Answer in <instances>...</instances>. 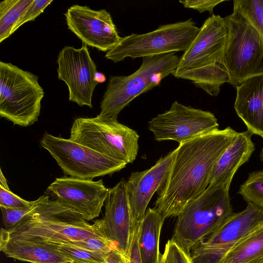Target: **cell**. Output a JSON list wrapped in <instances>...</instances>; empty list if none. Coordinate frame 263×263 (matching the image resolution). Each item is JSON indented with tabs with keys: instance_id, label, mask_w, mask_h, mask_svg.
<instances>
[{
	"instance_id": "6da1fadb",
	"label": "cell",
	"mask_w": 263,
	"mask_h": 263,
	"mask_svg": "<svg viewBox=\"0 0 263 263\" xmlns=\"http://www.w3.org/2000/svg\"><path fill=\"white\" fill-rule=\"evenodd\" d=\"M237 133L228 126L179 144L153 208L164 219L177 216L207 188L214 165Z\"/></svg>"
},
{
	"instance_id": "7a4b0ae2",
	"label": "cell",
	"mask_w": 263,
	"mask_h": 263,
	"mask_svg": "<svg viewBox=\"0 0 263 263\" xmlns=\"http://www.w3.org/2000/svg\"><path fill=\"white\" fill-rule=\"evenodd\" d=\"M33 210L13 227L0 233L11 238L53 243H67L89 237L107 238L99 219L90 224L78 213L44 195Z\"/></svg>"
},
{
	"instance_id": "3957f363",
	"label": "cell",
	"mask_w": 263,
	"mask_h": 263,
	"mask_svg": "<svg viewBox=\"0 0 263 263\" xmlns=\"http://www.w3.org/2000/svg\"><path fill=\"white\" fill-rule=\"evenodd\" d=\"M230 187L209 184L177 216L171 239L189 256L196 242L215 232L234 213L229 193Z\"/></svg>"
},
{
	"instance_id": "277c9868",
	"label": "cell",
	"mask_w": 263,
	"mask_h": 263,
	"mask_svg": "<svg viewBox=\"0 0 263 263\" xmlns=\"http://www.w3.org/2000/svg\"><path fill=\"white\" fill-rule=\"evenodd\" d=\"M180 57L175 52L146 57L134 73L111 76L100 104V115L117 119L119 113L140 95L160 85L177 68Z\"/></svg>"
},
{
	"instance_id": "5b68a950",
	"label": "cell",
	"mask_w": 263,
	"mask_h": 263,
	"mask_svg": "<svg viewBox=\"0 0 263 263\" xmlns=\"http://www.w3.org/2000/svg\"><path fill=\"white\" fill-rule=\"evenodd\" d=\"M139 136L117 119L98 115L76 119L69 139L99 153L123 162L133 163L139 150Z\"/></svg>"
},
{
	"instance_id": "8992f818",
	"label": "cell",
	"mask_w": 263,
	"mask_h": 263,
	"mask_svg": "<svg viewBox=\"0 0 263 263\" xmlns=\"http://www.w3.org/2000/svg\"><path fill=\"white\" fill-rule=\"evenodd\" d=\"M39 77L10 63L0 62V116L27 127L38 120L44 96Z\"/></svg>"
},
{
	"instance_id": "52a82bcc",
	"label": "cell",
	"mask_w": 263,
	"mask_h": 263,
	"mask_svg": "<svg viewBox=\"0 0 263 263\" xmlns=\"http://www.w3.org/2000/svg\"><path fill=\"white\" fill-rule=\"evenodd\" d=\"M224 18L228 34L223 65L228 83L236 88L249 78L263 74V39L240 14L233 12Z\"/></svg>"
},
{
	"instance_id": "ba28073f",
	"label": "cell",
	"mask_w": 263,
	"mask_h": 263,
	"mask_svg": "<svg viewBox=\"0 0 263 263\" xmlns=\"http://www.w3.org/2000/svg\"><path fill=\"white\" fill-rule=\"evenodd\" d=\"M228 30L224 17L212 14L199 28L193 41L180 57L172 74L176 78L202 81L215 70L217 64L223 65Z\"/></svg>"
},
{
	"instance_id": "9c48e42d",
	"label": "cell",
	"mask_w": 263,
	"mask_h": 263,
	"mask_svg": "<svg viewBox=\"0 0 263 263\" xmlns=\"http://www.w3.org/2000/svg\"><path fill=\"white\" fill-rule=\"evenodd\" d=\"M199 28L192 18L160 26L144 34L132 33L121 38L118 44L106 52L105 57L114 63L126 58H138L184 52L194 40Z\"/></svg>"
},
{
	"instance_id": "30bf717a",
	"label": "cell",
	"mask_w": 263,
	"mask_h": 263,
	"mask_svg": "<svg viewBox=\"0 0 263 263\" xmlns=\"http://www.w3.org/2000/svg\"><path fill=\"white\" fill-rule=\"evenodd\" d=\"M40 144L64 173L72 177L92 180L118 172L127 164L69 139L55 137L47 133L43 136Z\"/></svg>"
},
{
	"instance_id": "8fae6325",
	"label": "cell",
	"mask_w": 263,
	"mask_h": 263,
	"mask_svg": "<svg viewBox=\"0 0 263 263\" xmlns=\"http://www.w3.org/2000/svg\"><path fill=\"white\" fill-rule=\"evenodd\" d=\"M263 220V208L248 203L218 229L196 242L190 250L193 263H221L229 251Z\"/></svg>"
},
{
	"instance_id": "7c38bea8",
	"label": "cell",
	"mask_w": 263,
	"mask_h": 263,
	"mask_svg": "<svg viewBox=\"0 0 263 263\" xmlns=\"http://www.w3.org/2000/svg\"><path fill=\"white\" fill-rule=\"evenodd\" d=\"M215 115L210 111L174 102L168 110L148 122V129L158 141L174 140L179 144L218 129Z\"/></svg>"
},
{
	"instance_id": "4fadbf2b",
	"label": "cell",
	"mask_w": 263,
	"mask_h": 263,
	"mask_svg": "<svg viewBox=\"0 0 263 263\" xmlns=\"http://www.w3.org/2000/svg\"><path fill=\"white\" fill-rule=\"evenodd\" d=\"M57 62L58 77L68 87L69 101L92 108V95L98 84L94 80L98 71L87 46L83 44L80 48L65 46L59 52Z\"/></svg>"
},
{
	"instance_id": "5bb4252c",
	"label": "cell",
	"mask_w": 263,
	"mask_h": 263,
	"mask_svg": "<svg viewBox=\"0 0 263 263\" xmlns=\"http://www.w3.org/2000/svg\"><path fill=\"white\" fill-rule=\"evenodd\" d=\"M64 14L68 29L87 46L108 52L122 38L110 14L105 9L94 10L75 4Z\"/></svg>"
},
{
	"instance_id": "9a60e30c",
	"label": "cell",
	"mask_w": 263,
	"mask_h": 263,
	"mask_svg": "<svg viewBox=\"0 0 263 263\" xmlns=\"http://www.w3.org/2000/svg\"><path fill=\"white\" fill-rule=\"evenodd\" d=\"M60 203L90 221L99 217L109 189L102 179L95 181L72 177L57 178L48 187Z\"/></svg>"
},
{
	"instance_id": "2e32d148",
	"label": "cell",
	"mask_w": 263,
	"mask_h": 263,
	"mask_svg": "<svg viewBox=\"0 0 263 263\" xmlns=\"http://www.w3.org/2000/svg\"><path fill=\"white\" fill-rule=\"evenodd\" d=\"M99 222L105 237L128 257L134 225L124 179L109 189L105 202L104 216Z\"/></svg>"
},
{
	"instance_id": "e0dca14e",
	"label": "cell",
	"mask_w": 263,
	"mask_h": 263,
	"mask_svg": "<svg viewBox=\"0 0 263 263\" xmlns=\"http://www.w3.org/2000/svg\"><path fill=\"white\" fill-rule=\"evenodd\" d=\"M175 152V149L161 157L147 170L132 173L126 181L134 224L141 222L152 196L165 180L172 167Z\"/></svg>"
},
{
	"instance_id": "ac0fdd59",
	"label": "cell",
	"mask_w": 263,
	"mask_h": 263,
	"mask_svg": "<svg viewBox=\"0 0 263 263\" xmlns=\"http://www.w3.org/2000/svg\"><path fill=\"white\" fill-rule=\"evenodd\" d=\"M234 109L253 135L263 137V74L249 78L236 88Z\"/></svg>"
},
{
	"instance_id": "d6986e66",
	"label": "cell",
	"mask_w": 263,
	"mask_h": 263,
	"mask_svg": "<svg viewBox=\"0 0 263 263\" xmlns=\"http://www.w3.org/2000/svg\"><path fill=\"white\" fill-rule=\"evenodd\" d=\"M253 135L248 130L237 133L214 165L209 184L230 186L235 173L240 166L248 161L255 149L252 140Z\"/></svg>"
},
{
	"instance_id": "ffe728a7",
	"label": "cell",
	"mask_w": 263,
	"mask_h": 263,
	"mask_svg": "<svg viewBox=\"0 0 263 263\" xmlns=\"http://www.w3.org/2000/svg\"><path fill=\"white\" fill-rule=\"evenodd\" d=\"M0 250L9 257L30 263H72L52 243L11 238L2 233Z\"/></svg>"
},
{
	"instance_id": "44dd1931",
	"label": "cell",
	"mask_w": 263,
	"mask_h": 263,
	"mask_svg": "<svg viewBox=\"0 0 263 263\" xmlns=\"http://www.w3.org/2000/svg\"><path fill=\"white\" fill-rule=\"evenodd\" d=\"M164 220L154 208L146 210L141 222L139 237L142 263H160L159 241Z\"/></svg>"
},
{
	"instance_id": "7402d4cb",
	"label": "cell",
	"mask_w": 263,
	"mask_h": 263,
	"mask_svg": "<svg viewBox=\"0 0 263 263\" xmlns=\"http://www.w3.org/2000/svg\"><path fill=\"white\" fill-rule=\"evenodd\" d=\"M221 263H263V220L233 246Z\"/></svg>"
},
{
	"instance_id": "603a6c76",
	"label": "cell",
	"mask_w": 263,
	"mask_h": 263,
	"mask_svg": "<svg viewBox=\"0 0 263 263\" xmlns=\"http://www.w3.org/2000/svg\"><path fill=\"white\" fill-rule=\"evenodd\" d=\"M33 0H5L0 2V42L11 35L12 30Z\"/></svg>"
},
{
	"instance_id": "cb8c5ba5",
	"label": "cell",
	"mask_w": 263,
	"mask_h": 263,
	"mask_svg": "<svg viewBox=\"0 0 263 263\" xmlns=\"http://www.w3.org/2000/svg\"><path fill=\"white\" fill-rule=\"evenodd\" d=\"M233 12L242 16L263 39V0H234Z\"/></svg>"
},
{
	"instance_id": "d4e9b609",
	"label": "cell",
	"mask_w": 263,
	"mask_h": 263,
	"mask_svg": "<svg viewBox=\"0 0 263 263\" xmlns=\"http://www.w3.org/2000/svg\"><path fill=\"white\" fill-rule=\"evenodd\" d=\"M237 193L247 203L263 208V170L250 173L247 180L240 186Z\"/></svg>"
},
{
	"instance_id": "484cf974",
	"label": "cell",
	"mask_w": 263,
	"mask_h": 263,
	"mask_svg": "<svg viewBox=\"0 0 263 263\" xmlns=\"http://www.w3.org/2000/svg\"><path fill=\"white\" fill-rule=\"evenodd\" d=\"M53 244L72 263H106L101 252L84 249L70 243Z\"/></svg>"
},
{
	"instance_id": "4316f807",
	"label": "cell",
	"mask_w": 263,
	"mask_h": 263,
	"mask_svg": "<svg viewBox=\"0 0 263 263\" xmlns=\"http://www.w3.org/2000/svg\"><path fill=\"white\" fill-rule=\"evenodd\" d=\"M35 200L29 201L14 194L9 189L2 169L0 173V208L23 210L32 207Z\"/></svg>"
},
{
	"instance_id": "83f0119b",
	"label": "cell",
	"mask_w": 263,
	"mask_h": 263,
	"mask_svg": "<svg viewBox=\"0 0 263 263\" xmlns=\"http://www.w3.org/2000/svg\"><path fill=\"white\" fill-rule=\"evenodd\" d=\"M160 263H193L190 256L171 239L165 246L164 252L161 255Z\"/></svg>"
},
{
	"instance_id": "f1b7e54d",
	"label": "cell",
	"mask_w": 263,
	"mask_h": 263,
	"mask_svg": "<svg viewBox=\"0 0 263 263\" xmlns=\"http://www.w3.org/2000/svg\"><path fill=\"white\" fill-rule=\"evenodd\" d=\"M67 243H70L84 249L101 252L104 256L112 247L116 246L114 242L102 237H89Z\"/></svg>"
},
{
	"instance_id": "f546056e",
	"label": "cell",
	"mask_w": 263,
	"mask_h": 263,
	"mask_svg": "<svg viewBox=\"0 0 263 263\" xmlns=\"http://www.w3.org/2000/svg\"><path fill=\"white\" fill-rule=\"evenodd\" d=\"M52 0H33V2L25 11L20 20L12 30L11 34L14 33L24 23L34 21L40 14L43 12L45 8L52 2Z\"/></svg>"
},
{
	"instance_id": "4dcf8cb0",
	"label": "cell",
	"mask_w": 263,
	"mask_h": 263,
	"mask_svg": "<svg viewBox=\"0 0 263 263\" xmlns=\"http://www.w3.org/2000/svg\"><path fill=\"white\" fill-rule=\"evenodd\" d=\"M35 201V204L32 207L27 209L16 210L1 208L5 229H8L13 227L31 213L35 208L36 200Z\"/></svg>"
},
{
	"instance_id": "1f68e13d",
	"label": "cell",
	"mask_w": 263,
	"mask_h": 263,
	"mask_svg": "<svg viewBox=\"0 0 263 263\" xmlns=\"http://www.w3.org/2000/svg\"><path fill=\"white\" fill-rule=\"evenodd\" d=\"M224 0H186L180 1L184 8H191L197 10L199 13L208 11L213 14L214 8Z\"/></svg>"
},
{
	"instance_id": "d6a6232c",
	"label": "cell",
	"mask_w": 263,
	"mask_h": 263,
	"mask_svg": "<svg viewBox=\"0 0 263 263\" xmlns=\"http://www.w3.org/2000/svg\"><path fill=\"white\" fill-rule=\"evenodd\" d=\"M141 222L134 224L132 241L128 254V263H142L139 248Z\"/></svg>"
},
{
	"instance_id": "836d02e7",
	"label": "cell",
	"mask_w": 263,
	"mask_h": 263,
	"mask_svg": "<svg viewBox=\"0 0 263 263\" xmlns=\"http://www.w3.org/2000/svg\"><path fill=\"white\" fill-rule=\"evenodd\" d=\"M106 263H128V257L121 252L116 246L105 253Z\"/></svg>"
},
{
	"instance_id": "e575fe53",
	"label": "cell",
	"mask_w": 263,
	"mask_h": 263,
	"mask_svg": "<svg viewBox=\"0 0 263 263\" xmlns=\"http://www.w3.org/2000/svg\"><path fill=\"white\" fill-rule=\"evenodd\" d=\"M94 80L98 84H99L105 82L106 79L103 73L97 72L95 74Z\"/></svg>"
},
{
	"instance_id": "d590c367",
	"label": "cell",
	"mask_w": 263,
	"mask_h": 263,
	"mask_svg": "<svg viewBox=\"0 0 263 263\" xmlns=\"http://www.w3.org/2000/svg\"><path fill=\"white\" fill-rule=\"evenodd\" d=\"M261 138L263 139V137ZM259 158H260V160L263 162V144H262V146L261 151L259 154Z\"/></svg>"
}]
</instances>
